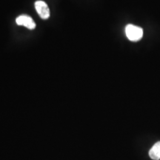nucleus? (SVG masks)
I'll use <instances>...</instances> for the list:
<instances>
[{"label": "nucleus", "mask_w": 160, "mask_h": 160, "mask_svg": "<svg viewBox=\"0 0 160 160\" xmlns=\"http://www.w3.org/2000/svg\"><path fill=\"white\" fill-rule=\"evenodd\" d=\"M36 11L42 19H48L50 17V9L45 2L37 1L35 2Z\"/></svg>", "instance_id": "f03ea898"}, {"label": "nucleus", "mask_w": 160, "mask_h": 160, "mask_svg": "<svg viewBox=\"0 0 160 160\" xmlns=\"http://www.w3.org/2000/svg\"><path fill=\"white\" fill-rule=\"evenodd\" d=\"M125 33L130 41H139L143 37V30L142 28L133 25H128L125 28Z\"/></svg>", "instance_id": "f257e3e1"}, {"label": "nucleus", "mask_w": 160, "mask_h": 160, "mask_svg": "<svg viewBox=\"0 0 160 160\" xmlns=\"http://www.w3.org/2000/svg\"><path fill=\"white\" fill-rule=\"evenodd\" d=\"M18 25H22L30 30H33L36 28V24L31 17L27 15H21L16 19Z\"/></svg>", "instance_id": "7ed1b4c3"}, {"label": "nucleus", "mask_w": 160, "mask_h": 160, "mask_svg": "<svg viewBox=\"0 0 160 160\" xmlns=\"http://www.w3.org/2000/svg\"><path fill=\"white\" fill-rule=\"evenodd\" d=\"M149 156L153 160L160 159V141L155 143L151 148L149 151Z\"/></svg>", "instance_id": "20e7f679"}]
</instances>
